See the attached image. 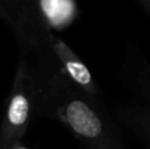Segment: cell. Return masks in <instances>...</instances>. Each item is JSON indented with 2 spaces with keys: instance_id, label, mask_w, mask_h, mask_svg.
Listing matches in <instances>:
<instances>
[{
  "instance_id": "4",
  "label": "cell",
  "mask_w": 150,
  "mask_h": 149,
  "mask_svg": "<svg viewBox=\"0 0 150 149\" xmlns=\"http://www.w3.org/2000/svg\"><path fill=\"white\" fill-rule=\"evenodd\" d=\"M120 81L134 102L150 111V63L138 45L129 42L120 69Z\"/></svg>"
},
{
  "instance_id": "5",
  "label": "cell",
  "mask_w": 150,
  "mask_h": 149,
  "mask_svg": "<svg viewBox=\"0 0 150 149\" xmlns=\"http://www.w3.org/2000/svg\"><path fill=\"white\" fill-rule=\"evenodd\" d=\"M50 48L63 74L88 96L95 100H100V91L96 82L93 81L91 71L83 63V61L67 46V44L61 37L53 33L50 38Z\"/></svg>"
},
{
  "instance_id": "8",
  "label": "cell",
  "mask_w": 150,
  "mask_h": 149,
  "mask_svg": "<svg viewBox=\"0 0 150 149\" xmlns=\"http://www.w3.org/2000/svg\"><path fill=\"white\" fill-rule=\"evenodd\" d=\"M8 149H29V148L24 147L23 144H16V145H13V147H11V148H8Z\"/></svg>"
},
{
  "instance_id": "7",
  "label": "cell",
  "mask_w": 150,
  "mask_h": 149,
  "mask_svg": "<svg viewBox=\"0 0 150 149\" xmlns=\"http://www.w3.org/2000/svg\"><path fill=\"white\" fill-rule=\"evenodd\" d=\"M38 11L44 25L54 34L71 25L78 13L75 0H38Z\"/></svg>"
},
{
  "instance_id": "3",
  "label": "cell",
  "mask_w": 150,
  "mask_h": 149,
  "mask_svg": "<svg viewBox=\"0 0 150 149\" xmlns=\"http://www.w3.org/2000/svg\"><path fill=\"white\" fill-rule=\"evenodd\" d=\"M0 20L15 34L20 54L38 57L52 50L53 33L41 20L38 0H0Z\"/></svg>"
},
{
  "instance_id": "9",
  "label": "cell",
  "mask_w": 150,
  "mask_h": 149,
  "mask_svg": "<svg viewBox=\"0 0 150 149\" xmlns=\"http://www.w3.org/2000/svg\"><path fill=\"white\" fill-rule=\"evenodd\" d=\"M142 1H144V4H145L146 7H148L149 9H150V0H142Z\"/></svg>"
},
{
  "instance_id": "6",
  "label": "cell",
  "mask_w": 150,
  "mask_h": 149,
  "mask_svg": "<svg viewBox=\"0 0 150 149\" xmlns=\"http://www.w3.org/2000/svg\"><path fill=\"white\" fill-rule=\"evenodd\" d=\"M115 114L120 123L146 149H150V111L144 106L130 102H120L115 106Z\"/></svg>"
},
{
  "instance_id": "1",
  "label": "cell",
  "mask_w": 150,
  "mask_h": 149,
  "mask_svg": "<svg viewBox=\"0 0 150 149\" xmlns=\"http://www.w3.org/2000/svg\"><path fill=\"white\" fill-rule=\"evenodd\" d=\"M29 61L37 84V115L61 121L91 149H124L101 102L88 96L63 74L53 52Z\"/></svg>"
},
{
  "instance_id": "2",
  "label": "cell",
  "mask_w": 150,
  "mask_h": 149,
  "mask_svg": "<svg viewBox=\"0 0 150 149\" xmlns=\"http://www.w3.org/2000/svg\"><path fill=\"white\" fill-rule=\"evenodd\" d=\"M34 114H37L36 77L29 58L20 54L8 106L0 124V143L5 149L21 144Z\"/></svg>"
},
{
  "instance_id": "10",
  "label": "cell",
  "mask_w": 150,
  "mask_h": 149,
  "mask_svg": "<svg viewBox=\"0 0 150 149\" xmlns=\"http://www.w3.org/2000/svg\"><path fill=\"white\" fill-rule=\"evenodd\" d=\"M0 149H5L4 147H3V144H1V143H0Z\"/></svg>"
}]
</instances>
